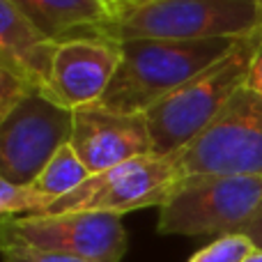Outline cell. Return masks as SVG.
Returning <instances> with one entry per match:
<instances>
[{
	"label": "cell",
	"mask_w": 262,
	"mask_h": 262,
	"mask_svg": "<svg viewBox=\"0 0 262 262\" xmlns=\"http://www.w3.org/2000/svg\"><path fill=\"white\" fill-rule=\"evenodd\" d=\"M246 88L253 92L262 95V39H260V46L255 51V58H253V64H251V72H249V81H246Z\"/></svg>",
	"instance_id": "obj_18"
},
{
	"label": "cell",
	"mask_w": 262,
	"mask_h": 262,
	"mask_svg": "<svg viewBox=\"0 0 262 262\" xmlns=\"http://www.w3.org/2000/svg\"><path fill=\"white\" fill-rule=\"evenodd\" d=\"M262 30L258 0H149L113 16L108 37L242 39Z\"/></svg>",
	"instance_id": "obj_3"
},
{
	"label": "cell",
	"mask_w": 262,
	"mask_h": 262,
	"mask_svg": "<svg viewBox=\"0 0 262 262\" xmlns=\"http://www.w3.org/2000/svg\"><path fill=\"white\" fill-rule=\"evenodd\" d=\"M184 180L177 154L143 157L90 175L76 191L51 203L39 214L101 212L122 214L145 207H163ZM37 216V214H35Z\"/></svg>",
	"instance_id": "obj_5"
},
{
	"label": "cell",
	"mask_w": 262,
	"mask_h": 262,
	"mask_svg": "<svg viewBox=\"0 0 262 262\" xmlns=\"http://www.w3.org/2000/svg\"><path fill=\"white\" fill-rule=\"evenodd\" d=\"M12 3L55 44L108 37V26L113 21V12L106 0H12Z\"/></svg>",
	"instance_id": "obj_12"
},
{
	"label": "cell",
	"mask_w": 262,
	"mask_h": 262,
	"mask_svg": "<svg viewBox=\"0 0 262 262\" xmlns=\"http://www.w3.org/2000/svg\"><path fill=\"white\" fill-rule=\"evenodd\" d=\"M0 246H30L88 262H122L129 237L118 214H37L0 219Z\"/></svg>",
	"instance_id": "obj_7"
},
{
	"label": "cell",
	"mask_w": 262,
	"mask_h": 262,
	"mask_svg": "<svg viewBox=\"0 0 262 262\" xmlns=\"http://www.w3.org/2000/svg\"><path fill=\"white\" fill-rule=\"evenodd\" d=\"M58 44L44 35L12 0H0V69L49 92Z\"/></svg>",
	"instance_id": "obj_11"
},
{
	"label": "cell",
	"mask_w": 262,
	"mask_h": 262,
	"mask_svg": "<svg viewBox=\"0 0 262 262\" xmlns=\"http://www.w3.org/2000/svg\"><path fill=\"white\" fill-rule=\"evenodd\" d=\"M244 262H262V249H255L253 253L249 255V258H246Z\"/></svg>",
	"instance_id": "obj_21"
},
{
	"label": "cell",
	"mask_w": 262,
	"mask_h": 262,
	"mask_svg": "<svg viewBox=\"0 0 262 262\" xmlns=\"http://www.w3.org/2000/svg\"><path fill=\"white\" fill-rule=\"evenodd\" d=\"M262 209V177L195 175L184 177L163 207L159 235H235L244 232Z\"/></svg>",
	"instance_id": "obj_4"
},
{
	"label": "cell",
	"mask_w": 262,
	"mask_h": 262,
	"mask_svg": "<svg viewBox=\"0 0 262 262\" xmlns=\"http://www.w3.org/2000/svg\"><path fill=\"white\" fill-rule=\"evenodd\" d=\"M122 60L97 106L113 113H147L170 92L221 60L237 39H122Z\"/></svg>",
	"instance_id": "obj_1"
},
{
	"label": "cell",
	"mask_w": 262,
	"mask_h": 262,
	"mask_svg": "<svg viewBox=\"0 0 262 262\" xmlns=\"http://www.w3.org/2000/svg\"><path fill=\"white\" fill-rule=\"evenodd\" d=\"M69 145L81 157L90 175L154 154L145 113H113L101 106L74 111V131Z\"/></svg>",
	"instance_id": "obj_9"
},
{
	"label": "cell",
	"mask_w": 262,
	"mask_h": 262,
	"mask_svg": "<svg viewBox=\"0 0 262 262\" xmlns=\"http://www.w3.org/2000/svg\"><path fill=\"white\" fill-rule=\"evenodd\" d=\"M258 3H260V7H262V0H258Z\"/></svg>",
	"instance_id": "obj_22"
},
{
	"label": "cell",
	"mask_w": 262,
	"mask_h": 262,
	"mask_svg": "<svg viewBox=\"0 0 262 262\" xmlns=\"http://www.w3.org/2000/svg\"><path fill=\"white\" fill-rule=\"evenodd\" d=\"M49 200L32 184H12L0 180V216L3 219H21L35 216L49 207Z\"/></svg>",
	"instance_id": "obj_14"
},
{
	"label": "cell",
	"mask_w": 262,
	"mask_h": 262,
	"mask_svg": "<svg viewBox=\"0 0 262 262\" xmlns=\"http://www.w3.org/2000/svg\"><path fill=\"white\" fill-rule=\"evenodd\" d=\"M260 39L262 30L237 39V44L221 60L186 81L145 113L157 157L182 152L230 104V99L249 81Z\"/></svg>",
	"instance_id": "obj_2"
},
{
	"label": "cell",
	"mask_w": 262,
	"mask_h": 262,
	"mask_svg": "<svg viewBox=\"0 0 262 262\" xmlns=\"http://www.w3.org/2000/svg\"><path fill=\"white\" fill-rule=\"evenodd\" d=\"M258 246L244 235V232H235V235H223L209 242L200 251H195L186 262H244Z\"/></svg>",
	"instance_id": "obj_15"
},
{
	"label": "cell",
	"mask_w": 262,
	"mask_h": 262,
	"mask_svg": "<svg viewBox=\"0 0 262 262\" xmlns=\"http://www.w3.org/2000/svg\"><path fill=\"white\" fill-rule=\"evenodd\" d=\"M177 157L184 177H262V95L244 85Z\"/></svg>",
	"instance_id": "obj_6"
},
{
	"label": "cell",
	"mask_w": 262,
	"mask_h": 262,
	"mask_svg": "<svg viewBox=\"0 0 262 262\" xmlns=\"http://www.w3.org/2000/svg\"><path fill=\"white\" fill-rule=\"evenodd\" d=\"M106 3H108L113 16H118V14H124V12H129V9L140 7V5H147L149 0H106Z\"/></svg>",
	"instance_id": "obj_19"
},
{
	"label": "cell",
	"mask_w": 262,
	"mask_h": 262,
	"mask_svg": "<svg viewBox=\"0 0 262 262\" xmlns=\"http://www.w3.org/2000/svg\"><path fill=\"white\" fill-rule=\"evenodd\" d=\"M35 88L28 85L23 78L14 76L7 69H0V120L9 115L26 97H30ZM39 92V90H37Z\"/></svg>",
	"instance_id": "obj_16"
},
{
	"label": "cell",
	"mask_w": 262,
	"mask_h": 262,
	"mask_svg": "<svg viewBox=\"0 0 262 262\" xmlns=\"http://www.w3.org/2000/svg\"><path fill=\"white\" fill-rule=\"evenodd\" d=\"M0 253H3V262H88L72 255L30 249V246H0Z\"/></svg>",
	"instance_id": "obj_17"
},
{
	"label": "cell",
	"mask_w": 262,
	"mask_h": 262,
	"mask_svg": "<svg viewBox=\"0 0 262 262\" xmlns=\"http://www.w3.org/2000/svg\"><path fill=\"white\" fill-rule=\"evenodd\" d=\"M88 177H90V170H88L85 163L81 161V157L74 152L72 145L67 143L46 163L44 170L32 182V186H35L49 203H55V200L69 195L72 191H76Z\"/></svg>",
	"instance_id": "obj_13"
},
{
	"label": "cell",
	"mask_w": 262,
	"mask_h": 262,
	"mask_svg": "<svg viewBox=\"0 0 262 262\" xmlns=\"http://www.w3.org/2000/svg\"><path fill=\"white\" fill-rule=\"evenodd\" d=\"M244 235L249 237V239L253 242V244L258 246V249H262V209L258 212V216H255L253 221H251V226L244 230Z\"/></svg>",
	"instance_id": "obj_20"
},
{
	"label": "cell",
	"mask_w": 262,
	"mask_h": 262,
	"mask_svg": "<svg viewBox=\"0 0 262 262\" xmlns=\"http://www.w3.org/2000/svg\"><path fill=\"white\" fill-rule=\"evenodd\" d=\"M122 60V44L111 37H90L58 44L46 95L72 111L97 106Z\"/></svg>",
	"instance_id": "obj_10"
},
{
	"label": "cell",
	"mask_w": 262,
	"mask_h": 262,
	"mask_svg": "<svg viewBox=\"0 0 262 262\" xmlns=\"http://www.w3.org/2000/svg\"><path fill=\"white\" fill-rule=\"evenodd\" d=\"M72 131L74 111L35 90L0 120V180L32 184Z\"/></svg>",
	"instance_id": "obj_8"
}]
</instances>
